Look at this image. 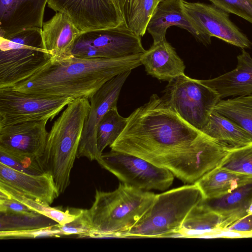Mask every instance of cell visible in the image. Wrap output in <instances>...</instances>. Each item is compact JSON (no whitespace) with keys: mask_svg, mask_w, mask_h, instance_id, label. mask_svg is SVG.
I'll list each match as a JSON object with an SVG mask.
<instances>
[{"mask_svg":"<svg viewBox=\"0 0 252 252\" xmlns=\"http://www.w3.org/2000/svg\"><path fill=\"white\" fill-rule=\"evenodd\" d=\"M177 26L189 32L198 42L205 45L211 43V37L205 33L185 13L183 0H163L158 2L148 24L146 32L153 42L165 39L167 29Z\"/></svg>","mask_w":252,"mask_h":252,"instance_id":"cell-15","label":"cell"},{"mask_svg":"<svg viewBox=\"0 0 252 252\" xmlns=\"http://www.w3.org/2000/svg\"><path fill=\"white\" fill-rule=\"evenodd\" d=\"M161 97L190 125L200 131L207 123L215 106L221 100L219 94L202 80L185 74L168 82Z\"/></svg>","mask_w":252,"mask_h":252,"instance_id":"cell-7","label":"cell"},{"mask_svg":"<svg viewBox=\"0 0 252 252\" xmlns=\"http://www.w3.org/2000/svg\"><path fill=\"white\" fill-rule=\"evenodd\" d=\"M41 33L32 27L0 36V89L13 86L50 59Z\"/></svg>","mask_w":252,"mask_h":252,"instance_id":"cell-6","label":"cell"},{"mask_svg":"<svg viewBox=\"0 0 252 252\" xmlns=\"http://www.w3.org/2000/svg\"><path fill=\"white\" fill-rule=\"evenodd\" d=\"M140 62L147 73L158 80L169 82L185 74L184 61L166 38L153 42L148 50L142 53Z\"/></svg>","mask_w":252,"mask_h":252,"instance_id":"cell-20","label":"cell"},{"mask_svg":"<svg viewBox=\"0 0 252 252\" xmlns=\"http://www.w3.org/2000/svg\"><path fill=\"white\" fill-rule=\"evenodd\" d=\"M237 58V64L234 69L214 78L202 80L221 99L252 94V57L243 49Z\"/></svg>","mask_w":252,"mask_h":252,"instance_id":"cell-19","label":"cell"},{"mask_svg":"<svg viewBox=\"0 0 252 252\" xmlns=\"http://www.w3.org/2000/svg\"><path fill=\"white\" fill-rule=\"evenodd\" d=\"M0 181L47 205H50L60 195L52 176L47 172L29 174L0 163Z\"/></svg>","mask_w":252,"mask_h":252,"instance_id":"cell-18","label":"cell"},{"mask_svg":"<svg viewBox=\"0 0 252 252\" xmlns=\"http://www.w3.org/2000/svg\"><path fill=\"white\" fill-rule=\"evenodd\" d=\"M158 3L157 0H132L126 23L127 26L137 35L143 36Z\"/></svg>","mask_w":252,"mask_h":252,"instance_id":"cell-28","label":"cell"},{"mask_svg":"<svg viewBox=\"0 0 252 252\" xmlns=\"http://www.w3.org/2000/svg\"><path fill=\"white\" fill-rule=\"evenodd\" d=\"M127 118L121 116L114 107L108 111L100 121L97 129L96 142L101 155L107 146L112 144L124 129Z\"/></svg>","mask_w":252,"mask_h":252,"instance_id":"cell-27","label":"cell"},{"mask_svg":"<svg viewBox=\"0 0 252 252\" xmlns=\"http://www.w3.org/2000/svg\"><path fill=\"white\" fill-rule=\"evenodd\" d=\"M0 163L16 171L29 174L39 175L45 172L39 159L14 155L0 149Z\"/></svg>","mask_w":252,"mask_h":252,"instance_id":"cell-30","label":"cell"},{"mask_svg":"<svg viewBox=\"0 0 252 252\" xmlns=\"http://www.w3.org/2000/svg\"><path fill=\"white\" fill-rule=\"evenodd\" d=\"M131 70L123 72L103 84L90 98V109L85 122L77 158L97 160L100 157L97 147L98 125L111 108L117 107L120 92Z\"/></svg>","mask_w":252,"mask_h":252,"instance_id":"cell-11","label":"cell"},{"mask_svg":"<svg viewBox=\"0 0 252 252\" xmlns=\"http://www.w3.org/2000/svg\"><path fill=\"white\" fill-rule=\"evenodd\" d=\"M74 99L38 97L0 89V127L29 122L52 121Z\"/></svg>","mask_w":252,"mask_h":252,"instance_id":"cell-10","label":"cell"},{"mask_svg":"<svg viewBox=\"0 0 252 252\" xmlns=\"http://www.w3.org/2000/svg\"><path fill=\"white\" fill-rule=\"evenodd\" d=\"M90 109L88 98L74 99L54 122L48 132L39 162L44 171L52 176L59 195L69 185L71 171Z\"/></svg>","mask_w":252,"mask_h":252,"instance_id":"cell-3","label":"cell"},{"mask_svg":"<svg viewBox=\"0 0 252 252\" xmlns=\"http://www.w3.org/2000/svg\"><path fill=\"white\" fill-rule=\"evenodd\" d=\"M204 200L195 183L156 194L150 207L124 237H179L188 214Z\"/></svg>","mask_w":252,"mask_h":252,"instance_id":"cell-5","label":"cell"},{"mask_svg":"<svg viewBox=\"0 0 252 252\" xmlns=\"http://www.w3.org/2000/svg\"><path fill=\"white\" fill-rule=\"evenodd\" d=\"M0 213L7 215L34 216L38 214L14 199L0 192Z\"/></svg>","mask_w":252,"mask_h":252,"instance_id":"cell-35","label":"cell"},{"mask_svg":"<svg viewBox=\"0 0 252 252\" xmlns=\"http://www.w3.org/2000/svg\"><path fill=\"white\" fill-rule=\"evenodd\" d=\"M58 226L63 235L76 234L79 238H86L93 230L87 209H81L72 221L63 225L58 224Z\"/></svg>","mask_w":252,"mask_h":252,"instance_id":"cell-34","label":"cell"},{"mask_svg":"<svg viewBox=\"0 0 252 252\" xmlns=\"http://www.w3.org/2000/svg\"><path fill=\"white\" fill-rule=\"evenodd\" d=\"M141 37L126 23L119 26L82 32L72 55L81 58H118L144 53Z\"/></svg>","mask_w":252,"mask_h":252,"instance_id":"cell-9","label":"cell"},{"mask_svg":"<svg viewBox=\"0 0 252 252\" xmlns=\"http://www.w3.org/2000/svg\"><path fill=\"white\" fill-rule=\"evenodd\" d=\"M46 218L47 217L41 214L27 216L0 213V231L24 230L46 226L43 225L42 220Z\"/></svg>","mask_w":252,"mask_h":252,"instance_id":"cell-31","label":"cell"},{"mask_svg":"<svg viewBox=\"0 0 252 252\" xmlns=\"http://www.w3.org/2000/svg\"><path fill=\"white\" fill-rule=\"evenodd\" d=\"M248 214H252V202L249 206L248 209Z\"/></svg>","mask_w":252,"mask_h":252,"instance_id":"cell-38","label":"cell"},{"mask_svg":"<svg viewBox=\"0 0 252 252\" xmlns=\"http://www.w3.org/2000/svg\"><path fill=\"white\" fill-rule=\"evenodd\" d=\"M48 1L0 0V36L26 28H42Z\"/></svg>","mask_w":252,"mask_h":252,"instance_id":"cell-16","label":"cell"},{"mask_svg":"<svg viewBox=\"0 0 252 252\" xmlns=\"http://www.w3.org/2000/svg\"><path fill=\"white\" fill-rule=\"evenodd\" d=\"M82 32L67 15L56 12L43 24L41 35L44 48L49 52L52 59L69 58L73 56L74 43Z\"/></svg>","mask_w":252,"mask_h":252,"instance_id":"cell-17","label":"cell"},{"mask_svg":"<svg viewBox=\"0 0 252 252\" xmlns=\"http://www.w3.org/2000/svg\"><path fill=\"white\" fill-rule=\"evenodd\" d=\"M63 236L58 223L36 228L0 231V239H14L56 237Z\"/></svg>","mask_w":252,"mask_h":252,"instance_id":"cell-32","label":"cell"},{"mask_svg":"<svg viewBox=\"0 0 252 252\" xmlns=\"http://www.w3.org/2000/svg\"><path fill=\"white\" fill-rule=\"evenodd\" d=\"M200 131L229 150L252 142L248 131L214 110Z\"/></svg>","mask_w":252,"mask_h":252,"instance_id":"cell-22","label":"cell"},{"mask_svg":"<svg viewBox=\"0 0 252 252\" xmlns=\"http://www.w3.org/2000/svg\"><path fill=\"white\" fill-rule=\"evenodd\" d=\"M122 183L145 191H164L172 184L174 175L138 157L111 150L96 160Z\"/></svg>","mask_w":252,"mask_h":252,"instance_id":"cell-8","label":"cell"},{"mask_svg":"<svg viewBox=\"0 0 252 252\" xmlns=\"http://www.w3.org/2000/svg\"><path fill=\"white\" fill-rule=\"evenodd\" d=\"M156 194L120 183L111 191L96 189L88 216L92 231L86 238L124 237L152 204Z\"/></svg>","mask_w":252,"mask_h":252,"instance_id":"cell-4","label":"cell"},{"mask_svg":"<svg viewBox=\"0 0 252 252\" xmlns=\"http://www.w3.org/2000/svg\"><path fill=\"white\" fill-rule=\"evenodd\" d=\"M0 192L7 197L17 200L34 212L52 220L57 223L63 225L72 221L77 218L81 209L74 211L52 207L30 198L9 185L0 181Z\"/></svg>","mask_w":252,"mask_h":252,"instance_id":"cell-25","label":"cell"},{"mask_svg":"<svg viewBox=\"0 0 252 252\" xmlns=\"http://www.w3.org/2000/svg\"><path fill=\"white\" fill-rule=\"evenodd\" d=\"M227 13H233L252 24V0H208Z\"/></svg>","mask_w":252,"mask_h":252,"instance_id":"cell-33","label":"cell"},{"mask_svg":"<svg viewBox=\"0 0 252 252\" xmlns=\"http://www.w3.org/2000/svg\"><path fill=\"white\" fill-rule=\"evenodd\" d=\"M223 230L242 233L252 232V214H248L235 221Z\"/></svg>","mask_w":252,"mask_h":252,"instance_id":"cell-36","label":"cell"},{"mask_svg":"<svg viewBox=\"0 0 252 252\" xmlns=\"http://www.w3.org/2000/svg\"><path fill=\"white\" fill-rule=\"evenodd\" d=\"M214 110L234 121L252 135V94L221 99Z\"/></svg>","mask_w":252,"mask_h":252,"instance_id":"cell-26","label":"cell"},{"mask_svg":"<svg viewBox=\"0 0 252 252\" xmlns=\"http://www.w3.org/2000/svg\"><path fill=\"white\" fill-rule=\"evenodd\" d=\"M223 221L220 215L200 203L186 217L178 232L179 237L207 238L213 232L220 230Z\"/></svg>","mask_w":252,"mask_h":252,"instance_id":"cell-24","label":"cell"},{"mask_svg":"<svg viewBox=\"0 0 252 252\" xmlns=\"http://www.w3.org/2000/svg\"><path fill=\"white\" fill-rule=\"evenodd\" d=\"M127 118L111 150L141 158L189 184L214 168L215 154L207 138L158 94Z\"/></svg>","mask_w":252,"mask_h":252,"instance_id":"cell-1","label":"cell"},{"mask_svg":"<svg viewBox=\"0 0 252 252\" xmlns=\"http://www.w3.org/2000/svg\"><path fill=\"white\" fill-rule=\"evenodd\" d=\"M252 202V182L220 197L204 199L201 204L223 218L220 229L223 230L248 215Z\"/></svg>","mask_w":252,"mask_h":252,"instance_id":"cell-21","label":"cell"},{"mask_svg":"<svg viewBox=\"0 0 252 252\" xmlns=\"http://www.w3.org/2000/svg\"><path fill=\"white\" fill-rule=\"evenodd\" d=\"M126 24L132 0H111Z\"/></svg>","mask_w":252,"mask_h":252,"instance_id":"cell-37","label":"cell"},{"mask_svg":"<svg viewBox=\"0 0 252 252\" xmlns=\"http://www.w3.org/2000/svg\"><path fill=\"white\" fill-rule=\"evenodd\" d=\"M219 167L252 177V142L229 150Z\"/></svg>","mask_w":252,"mask_h":252,"instance_id":"cell-29","label":"cell"},{"mask_svg":"<svg viewBox=\"0 0 252 252\" xmlns=\"http://www.w3.org/2000/svg\"><path fill=\"white\" fill-rule=\"evenodd\" d=\"M252 182V177L218 167L204 175L195 184L202 191L204 199H207L220 197Z\"/></svg>","mask_w":252,"mask_h":252,"instance_id":"cell-23","label":"cell"},{"mask_svg":"<svg viewBox=\"0 0 252 252\" xmlns=\"http://www.w3.org/2000/svg\"><path fill=\"white\" fill-rule=\"evenodd\" d=\"M186 14L205 33L244 49L252 45L247 36L231 22L228 13L213 4L183 0Z\"/></svg>","mask_w":252,"mask_h":252,"instance_id":"cell-13","label":"cell"},{"mask_svg":"<svg viewBox=\"0 0 252 252\" xmlns=\"http://www.w3.org/2000/svg\"><path fill=\"white\" fill-rule=\"evenodd\" d=\"M141 54L118 58H51L28 77L8 88L38 97L90 99L114 77L142 65Z\"/></svg>","mask_w":252,"mask_h":252,"instance_id":"cell-2","label":"cell"},{"mask_svg":"<svg viewBox=\"0 0 252 252\" xmlns=\"http://www.w3.org/2000/svg\"><path fill=\"white\" fill-rule=\"evenodd\" d=\"M48 121H29L0 127V149L9 153L38 159L44 152Z\"/></svg>","mask_w":252,"mask_h":252,"instance_id":"cell-14","label":"cell"},{"mask_svg":"<svg viewBox=\"0 0 252 252\" xmlns=\"http://www.w3.org/2000/svg\"><path fill=\"white\" fill-rule=\"evenodd\" d=\"M162 0H157L158 2H159L161 1H162Z\"/></svg>","mask_w":252,"mask_h":252,"instance_id":"cell-39","label":"cell"},{"mask_svg":"<svg viewBox=\"0 0 252 252\" xmlns=\"http://www.w3.org/2000/svg\"><path fill=\"white\" fill-rule=\"evenodd\" d=\"M47 5L67 15L82 32L126 23L111 0H48Z\"/></svg>","mask_w":252,"mask_h":252,"instance_id":"cell-12","label":"cell"}]
</instances>
